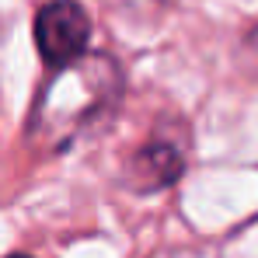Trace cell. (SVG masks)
I'll return each mask as SVG.
<instances>
[{"label":"cell","mask_w":258,"mask_h":258,"mask_svg":"<svg viewBox=\"0 0 258 258\" xmlns=\"http://www.w3.org/2000/svg\"><path fill=\"white\" fill-rule=\"evenodd\" d=\"M35 42L49 67H70L91 42V18L77 0H49L35 14Z\"/></svg>","instance_id":"obj_1"},{"label":"cell","mask_w":258,"mask_h":258,"mask_svg":"<svg viewBox=\"0 0 258 258\" xmlns=\"http://www.w3.org/2000/svg\"><path fill=\"white\" fill-rule=\"evenodd\" d=\"M14 258H32V255H14Z\"/></svg>","instance_id":"obj_2"}]
</instances>
